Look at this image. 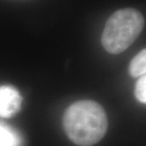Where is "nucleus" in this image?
<instances>
[{"label":"nucleus","instance_id":"nucleus-6","mask_svg":"<svg viewBox=\"0 0 146 146\" xmlns=\"http://www.w3.org/2000/svg\"><path fill=\"white\" fill-rule=\"evenodd\" d=\"M135 95L137 99L142 104L146 103V77L145 75L139 77L136 84Z\"/></svg>","mask_w":146,"mask_h":146},{"label":"nucleus","instance_id":"nucleus-4","mask_svg":"<svg viewBox=\"0 0 146 146\" xmlns=\"http://www.w3.org/2000/svg\"><path fill=\"white\" fill-rule=\"evenodd\" d=\"M21 137L8 125L0 123V146H21Z\"/></svg>","mask_w":146,"mask_h":146},{"label":"nucleus","instance_id":"nucleus-5","mask_svg":"<svg viewBox=\"0 0 146 146\" xmlns=\"http://www.w3.org/2000/svg\"><path fill=\"white\" fill-rule=\"evenodd\" d=\"M129 72L132 77H141L146 72V50L142 49L133 58L129 66Z\"/></svg>","mask_w":146,"mask_h":146},{"label":"nucleus","instance_id":"nucleus-1","mask_svg":"<svg viewBox=\"0 0 146 146\" xmlns=\"http://www.w3.org/2000/svg\"><path fill=\"white\" fill-rule=\"evenodd\" d=\"M64 128L71 141L80 146L99 142L107 130V118L104 108L93 101H79L65 112Z\"/></svg>","mask_w":146,"mask_h":146},{"label":"nucleus","instance_id":"nucleus-2","mask_svg":"<svg viewBox=\"0 0 146 146\" xmlns=\"http://www.w3.org/2000/svg\"><path fill=\"white\" fill-rule=\"evenodd\" d=\"M143 27L144 18L139 11L131 8L119 10L107 20L102 44L109 53L119 54L135 42Z\"/></svg>","mask_w":146,"mask_h":146},{"label":"nucleus","instance_id":"nucleus-3","mask_svg":"<svg viewBox=\"0 0 146 146\" xmlns=\"http://www.w3.org/2000/svg\"><path fill=\"white\" fill-rule=\"evenodd\" d=\"M22 104V97L15 88L9 86H0V116L4 118L15 115Z\"/></svg>","mask_w":146,"mask_h":146}]
</instances>
